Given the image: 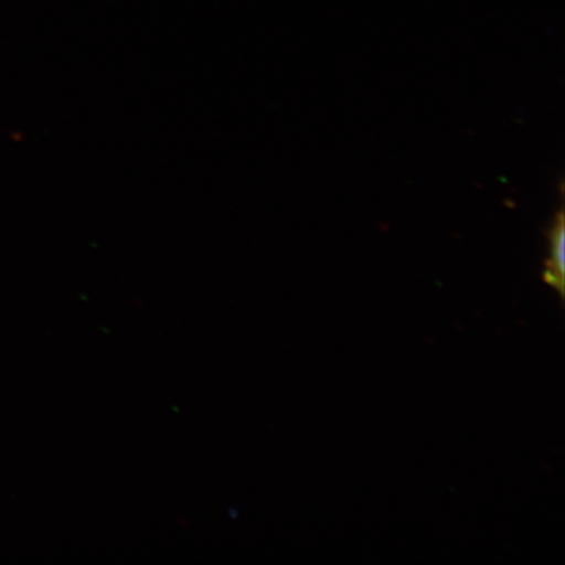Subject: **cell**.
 Listing matches in <instances>:
<instances>
[{"label": "cell", "instance_id": "cell-1", "mask_svg": "<svg viewBox=\"0 0 565 565\" xmlns=\"http://www.w3.org/2000/svg\"><path fill=\"white\" fill-rule=\"evenodd\" d=\"M564 211L557 212L548 231L550 254L545 264L543 280L564 298L565 274V227Z\"/></svg>", "mask_w": 565, "mask_h": 565}]
</instances>
